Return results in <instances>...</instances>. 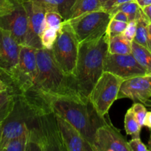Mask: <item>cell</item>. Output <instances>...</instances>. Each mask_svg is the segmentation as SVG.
<instances>
[{
    "label": "cell",
    "mask_w": 151,
    "mask_h": 151,
    "mask_svg": "<svg viewBox=\"0 0 151 151\" xmlns=\"http://www.w3.org/2000/svg\"><path fill=\"white\" fill-rule=\"evenodd\" d=\"M127 98L134 103H149L151 98V75L136 76L124 80L118 91V99Z\"/></svg>",
    "instance_id": "cell-15"
},
{
    "label": "cell",
    "mask_w": 151,
    "mask_h": 151,
    "mask_svg": "<svg viewBox=\"0 0 151 151\" xmlns=\"http://www.w3.org/2000/svg\"><path fill=\"white\" fill-rule=\"evenodd\" d=\"M21 47L10 32L0 27V77L7 86L18 63Z\"/></svg>",
    "instance_id": "cell-12"
},
{
    "label": "cell",
    "mask_w": 151,
    "mask_h": 151,
    "mask_svg": "<svg viewBox=\"0 0 151 151\" xmlns=\"http://www.w3.org/2000/svg\"><path fill=\"white\" fill-rule=\"evenodd\" d=\"M50 106L55 114L73 125L91 146L96 129L108 122L96 113L89 100L67 96L55 97L50 98Z\"/></svg>",
    "instance_id": "cell-4"
},
{
    "label": "cell",
    "mask_w": 151,
    "mask_h": 151,
    "mask_svg": "<svg viewBox=\"0 0 151 151\" xmlns=\"http://www.w3.org/2000/svg\"><path fill=\"white\" fill-rule=\"evenodd\" d=\"M13 0H0V12L4 11L13 4Z\"/></svg>",
    "instance_id": "cell-34"
},
{
    "label": "cell",
    "mask_w": 151,
    "mask_h": 151,
    "mask_svg": "<svg viewBox=\"0 0 151 151\" xmlns=\"http://www.w3.org/2000/svg\"><path fill=\"white\" fill-rule=\"evenodd\" d=\"M28 17L24 1L13 0L10 7L0 12V27L10 32L20 45H25Z\"/></svg>",
    "instance_id": "cell-10"
},
{
    "label": "cell",
    "mask_w": 151,
    "mask_h": 151,
    "mask_svg": "<svg viewBox=\"0 0 151 151\" xmlns=\"http://www.w3.org/2000/svg\"><path fill=\"white\" fill-rule=\"evenodd\" d=\"M104 72H111L124 80L149 75L132 53L120 55L108 52L105 59Z\"/></svg>",
    "instance_id": "cell-13"
},
{
    "label": "cell",
    "mask_w": 151,
    "mask_h": 151,
    "mask_svg": "<svg viewBox=\"0 0 151 151\" xmlns=\"http://www.w3.org/2000/svg\"><path fill=\"white\" fill-rule=\"evenodd\" d=\"M103 10L100 0H75L66 21H70L84 13Z\"/></svg>",
    "instance_id": "cell-17"
},
{
    "label": "cell",
    "mask_w": 151,
    "mask_h": 151,
    "mask_svg": "<svg viewBox=\"0 0 151 151\" xmlns=\"http://www.w3.org/2000/svg\"><path fill=\"white\" fill-rule=\"evenodd\" d=\"M56 118L66 151H93L90 142L73 125L59 115H56Z\"/></svg>",
    "instance_id": "cell-16"
},
{
    "label": "cell",
    "mask_w": 151,
    "mask_h": 151,
    "mask_svg": "<svg viewBox=\"0 0 151 151\" xmlns=\"http://www.w3.org/2000/svg\"><path fill=\"white\" fill-rule=\"evenodd\" d=\"M127 24V22H120V21L110 19L109 24H108L106 33L105 34H106V35L108 38L114 36V35L122 34L124 32V31L125 30Z\"/></svg>",
    "instance_id": "cell-28"
},
{
    "label": "cell",
    "mask_w": 151,
    "mask_h": 151,
    "mask_svg": "<svg viewBox=\"0 0 151 151\" xmlns=\"http://www.w3.org/2000/svg\"><path fill=\"white\" fill-rule=\"evenodd\" d=\"M131 43L123 34L108 38V52L111 54H130L132 53Z\"/></svg>",
    "instance_id": "cell-18"
},
{
    "label": "cell",
    "mask_w": 151,
    "mask_h": 151,
    "mask_svg": "<svg viewBox=\"0 0 151 151\" xmlns=\"http://www.w3.org/2000/svg\"><path fill=\"white\" fill-rule=\"evenodd\" d=\"M64 18L57 10L49 9L44 14L45 27L53 28L59 31L64 22Z\"/></svg>",
    "instance_id": "cell-26"
},
{
    "label": "cell",
    "mask_w": 151,
    "mask_h": 151,
    "mask_svg": "<svg viewBox=\"0 0 151 151\" xmlns=\"http://www.w3.org/2000/svg\"><path fill=\"white\" fill-rule=\"evenodd\" d=\"M23 1L26 7L28 17V30L25 45L35 49H41L42 47L40 37L45 27L44 14L47 10L51 8L37 0H28Z\"/></svg>",
    "instance_id": "cell-11"
},
{
    "label": "cell",
    "mask_w": 151,
    "mask_h": 151,
    "mask_svg": "<svg viewBox=\"0 0 151 151\" xmlns=\"http://www.w3.org/2000/svg\"><path fill=\"white\" fill-rule=\"evenodd\" d=\"M136 32L133 41L148 49V24L150 22L141 8L136 17Z\"/></svg>",
    "instance_id": "cell-19"
},
{
    "label": "cell",
    "mask_w": 151,
    "mask_h": 151,
    "mask_svg": "<svg viewBox=\"0 0 151 151\" xmlns=\"http://www.w3.org/2000/svg\"><path fill=\"white\" fill-rule=\"evenodd\" d=\"M118 10L125 13L128 16L130 21H132L136 19L141 10V7H139L136 1H127V2L123 3V4L115 7L110 12V13L118 11Z\"/></svg>",
    "instance_id": "cell-25"
},
{
    "label": "cell",
    "mask_w": 151,
    "mask_h": 151,
    "mask_svg": "<svg viewBox=\"0 0 151 151\" xmlns=\"http://www.w3.org/2000/svg\"><path fill=\"white\" fill-rule=\"evenodd\" d=\"M131 46L133 55L147 73L151 75V52L134 41H132Z\"/></svg>",
    "instance_id": "cell-20"
},
{
    "label": "cell",
    "mask_w": 151,
    "mask_h": 151,
    "mask_svg": "<svg viewBox=\"0 0 151 151\" xmlns=\"http://www.w3.org/2000/svg\"><path fill=\"white\" fill-rule=\"evenodd\" d=\"M7 89H9L8 86L7 85V83H6L1 79V77H0V92L6 91V90Z\"/></svg>",
    "instance_id": "cell-39"
},
{
    "label": "cell",
    "mask_w": 151,
    "mask_h": 151,
    "mask_svg": "<svg viewBox=\"0 0 151 151\" xmlns=\"http://www.w3.org/2000/svg\"><path fill=\"white\" fill-rule=\"evenodd\" d=\"M108 53V37L79 44L76 66L73 74L76 86L82 98L88 97L93 86L104 72Z\"/></svg>",
    "instance_id": "cell-2"
},
{
    "label": "cell",
    "mask_w": 151,
    "mask_h": 151,
    "mask_svg": "<svg viewBox=\"0 0 151 151\" xmlns=\"http://www.w3.org/2000/svg\"><path fill=\"white\" fill-rule=\"evenodd\" d=\"M148 50L151 52V22L148 24Z\"/></svg>",
    "instance_id": "cell-38"
},
{
    "label": "cell",
    "mask_w": 151,
    "mask_h": 151,
    "mask_svg": "<svg viewBox=\"0 0 151 151\" xmlns=\"http://www.w3.org/2000/svg\"><path fill=\"white\" fill-rule=\"evenodd\" d=\"M147 148H148V150L151 151V138L150 139V140H149V141H148Z\"/></svg>",
    "instance_id": "cell-40"
},
{
    "label": "cell",
    "mask_w": 151,
    "mask_h": 151,
    "mask_svg": "<svg viewBox=\"0 0 151 151\" xmlns=\"http://www.w3.org/2000/svg\"><path fill=\"white\" fill-rule=\"evenodd\" d=\"M58 30L53 28L45 27L41 33L40 40L42 48L51 50L56 38H57Z\"/></svg>",
    "instance_id": "cell-27"
},
{
    "label": "cell",
    "mask_w": 151,
    "mask_h": 151,
    "mask_svg": "<svg viewBox=\"0 0 151 151\" xmlns=\"http://www.w3.org/2000/svg\"><path fill=\"white\" fill-rule=\"evenodd\" d=\"M36 54L37 82L49 104L50 98L55 97L67 96L84 99L77 91L73 77L62 70L55 60L51 50L36 49Z\"/></svg>",
    "instance_id": "cell-3"
},
{
    "label": "cell",
    "mask_w": 151,
    "mask_h": 151,
    "mask_svg": "<svg viewBox=\"0 0 151 151\" xmlns=\"http://www.w3.org/2000/svg\"><path fill=\"white\" fill-rule=\"evenodd\" d=\"M110 13L104 10L84 13L68 22L78 43L99 39L106 33Z\"/></svg>",
    "instance_id": "cell-9"
},
{
    "label": "cell",
    "mask_w": 151,
    "mask_h": 151,
    "mask_svg": "<svg viewBox=\"0 0 151 151\" xmlns=\"http://www.w3.org/2000/svg\"><path fill=\"white\" fill-rule=\"evenodd\" d=\"M135 1V0H107L103 4H102V9L107 12H110L113 8L117 6L123 4V3L127 2V1Z\"/></svg>",
    "instance_id": "cell-32"
},
{
    "label": "cell",
    "mask_w": 151,
    "mask_h": 151,
    "mask_svg": "<svg viewBox=\"0 0 151 151\" xmlns=\"http://www.w3.org/2000/svg\"><path fill=\"white\" fill-rule=\"evenodd\" d=\"M132 111L136 116V119L139 122V125L143 127L144 120L147 114V109L145 106L141 103H134L131 107Z\"/></svg>",
    "instance_id": "cell-29"
},
{
    "label": "cell",
    "mask_w": 151,
    "mask_h": 151,
    "mask_svg": "<svg viewBox=\"0 0 151 151\" xmlns=\"http://www.w3.org/2000/svg\"><path fill=\"white\" fill-rule=\"evenodd\" d=\"M1 125H0V144H1Z\"/></svg>",
    "instance_id": "cell-41"
},
{
    "label": "cell",
    "mask_w": 151,
    "mask_h": 151,
    "mask_svg": "<svg viewBox=\"0 0 151 151\" xmlns=\"http://www.w3.org/2000/svg\"><path fill=\"white\" fill-rule=\"evenodd\" d=\"M36 49L21 47L18 63L13 71L8 87L16 96L22 97L36 111L51 110L37 82Z\"/></svg>",
    "instance_id": "cell-1"
},
{
    "label": "cell",
    "mask_w": 151,
    "mask_h": 151,
    "mask_svg": "<svg viewBox=\"0 0 151 151\" xmlns=\"http://www.w3.org/2000/svg\"><path fill=\"white\" fill-rule=\"evenodd\" d=\"M26 151H66L52 110L38 112L29 124Z\"/></svg>",
    "instance_id": "cell-5"
},
{
    "label": "cell",
    "mask_w": 151,
    "mask_h": 151,
    "mask_svg": "<svg viewBox=\"0 0 151 151\" xmlns=\"http://www.w3.org/2000/svg\"><path fill=\"white\" fill-rule=\"evenodd\" d=\"M143 126L147 127L149 129H151V111H147L144 120Z\"/></svg>",
    "instance_id": "cell-35"
},
{
    "label": "cell",
    "mask_w": 151,
    "mask_h": 151,
    "mask_svg": "<svg viewBox=\"0 0 151 151\" xmlns=\"http://www.w3.org/2000/svg\"><path fill=\"white\" fill-rule=\"evenodd\" d=\"M136 32V20H132L127 23L125 30L123 32V35L127 38V40L132 42L134 39L135 35Z\"/></svg>",
    "instance_id": "cell-30"
},
{
    "label": "cell",
    "mask_w": 151,
    "mask_h": 151,
    "mask_svg": "<svg viewBox=\"0 0 151 151\" xmlns=\"http://www.w3.org/2000/svg\"><path fill=\"white\" fill-rule=\"evenodd\" d=\"M28 142V129L22 135L10 139L2 151H26Z\"/></svg>",
    "instance_id": "cell-24"
},
{
    "label": "cell",
    "mask_w": 151,
    "mask_h": 151,
    "mask_svg": "<svg viewBox=\"0 0 151 151\" xmlns=\"http://www.w3.org/2000/svg\"><path fill=\"white\" fill-rule=\"evenodd\" d=\"M79 43L68 22L64 21L52 47L53 58L62 70L73 77L78 55Z\"/></svg>",
    "instance_id": "cell-6"
},
{
    "label": "cell",
    "mask_w": 151,
    "mask_h": 151,
    "mask_svg": "<svg viewBox=\"0 0 151 151\" xmlns=\"http://www.w3.org/2000/svg\"><path fill=\"white\" fill-rule=\"evenodd\" d=\"M128 145L131 151H148V148L140 139V137H132L128 142Z\"/></svg>",
    "instance_id": "cell-31"
},
{
    "label": "cell",
    "mask_w": 151,
    "mask_h": 151,
    "mask_svg": "<svg viewBox=\"0 0 151 151\" xmlns=\"http://www.w3.org/2000/svg\"><path fill=\"white\" fill-rule=\"evenodd\" d=\"M28 1V0H23ZM43 2L50 8L57 10L66 21L69 16L70 11L75 0H37Z\"/></svg>",
    "instance_id": "cell-22"
},
{
    "label": "cell",
    "mask_w": 151,
    "mask_h": 151,
    "mask_svg": "<svg viewBox=\"0 0 151 151\" xmlns=\"http://www.w3.org/2000/svg\"><path fill=\"white\" fill-rule=\"evenodd\" d=\"M124 81L111 72H104L94 85L88 99L101 117L107 116L113 103L117 100L120 87Z\"/></svg>",
    "instance_id": "cell-8"
},
{
    "label": "cell",
    "mask_w": 151,
    "mask_h": 151,
    "mask_svg": "<svg viewBox=\"0 0 151 151\" xmlns=\"http://www.w3.org/2000/svg\"><path fill=\"white\" fill-rule=\"evenodd\" d=\"M38 113L22 97L16 96L13 109L1 125L0 151L10 139L22 135L28 129V125Z\"/></svg>",
    "instance_id": "cell-7"
},
{
    "label": "cell",
    "mask_w": 151,
    "mask_h": 151,
    "mask_svg": "<svg viewBox=\"0 0 151 151\" xmlns=\"http://www.w3.org/2000/svg\"><path fill=\"white\" fill-rule=\"evenodd\" d=\"M16 96L9 89L0 92V125L13 109Z\"/></svg>",
    "instance_id": "cell-21"
},
{
    "label": "cell",
    "mask_w": 151,
    "mask_h": 151,
    "mask_svg": "<svg viewBox=\"0 0 151 151\" xmlns=\"http://www.w3.org/2000/svg\"><path fill=\"white\" fill-rule=\"evenodd\" d=\"M139 4L141 8H143L145 6H147L149 4H151V0H135Z\"/></svg>",
    "instance_id": "cell-37"
},
{
    "label": "cell",
    "mask_w": 151,
    "mask_h": 151,
    "mask_svg": "<svg viewBox=\"0 0 151 151\" xmlns=\"http://www.w3.org/2000/svg\"><path fill=\"white\" fill-rule=\"evenodd\" d=\"M142 127L139 125L131 108L127 110L124 116V129L127 135L132 137H140V132Z\"/></svg>",
    "instance_id": "cell-23"
},
{
    "label": "cell",
    "mask_w": 151,
    "mask_h": 151,
    "mask_svg": "<svg viewBox=\"0 0 151 151\" xmlns=\"http://www.w3.org/2000/svg\"><path fill=\"white\" fill-rule=\"evenodd\" d=\"M107 1V0H100L101 3H102V4H104V3H105V1Z\"/></svg>",
    "instance_id": "cell-42"
},
{
    "label": "cell",
    "mask_w": 151,
    "mask_h": 151,
    "mask_svg": "<svg viewBox=\"0 0 151 151\" xmlns=\"http://www.w3.org/2000/svg\"><path fill=\"white\" fill-rule=\"evenodd\" d=\"M92 147L93 151H131L128 142L109 121L96 129Z\"/></svg>",
    "instance_id": "cell-14"
},
{
    "label": "cell",
    "mask_w": 151,
    "mask_h": 151,
    "mask_svg": "<svg viewBox=\"0 0 151 151\" xmlns=\"http://www.w3.org/2000/svg\"><path fill=\"white\" fill-rule=\"evenodd\" d=\"M142 12L144 13V14L145 15V16L147 17V19H148L150 22H151V4H149L147 6H145L143 8H142Z\"/></svg>",
    "instance_id": "cell-36"
},
{
    "label": "cell",
    "mask_w": 151,
    "mask_h": 151,
    "mask_svg": "<svg viewBox=\"0 0 151 151\" xmlns=\"http://www.w3.org/2000/svg\"><path fill=\"white\" fill-rule=\"evenodd\" d=\"M110 16L111 19H114V20L127 22V23H128V22H130L128 16H127L125 13H124V12L122 11H119V10L113 12V13H111Z\"/></svg>",
    "instance_id": "cell-33"
}]
</instances>
